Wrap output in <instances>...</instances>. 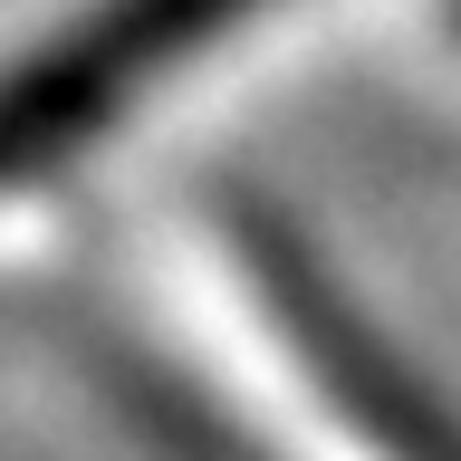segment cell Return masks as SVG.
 I'll list each match as a JSON object with an SVG mask.
<instances>
[{"instance_id":"6da1fadb","label":"cell","mask_w":461,"mask_h":461,"mask_svg":"<svg viewBox=\"0 0 461 461\" xmlns=\"http://www.w3.org/2000/svg\"><path fill=\"white\" fill-rule=\"evenodd\" d=\"M269 0H86L0 68V202L49 183Z\"/></svg>"}]
</instances>
